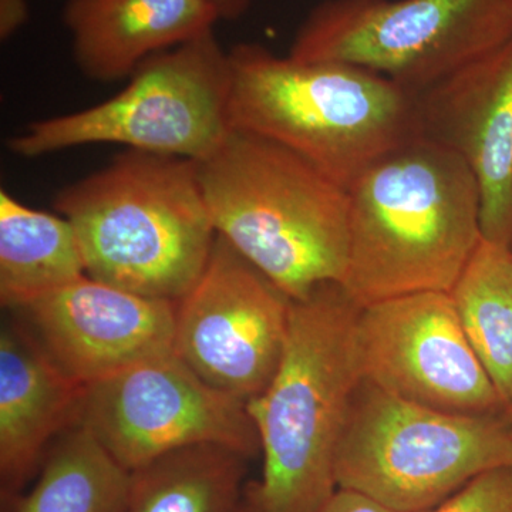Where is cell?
<instances>
[{
  "label": "cell",
  "instance_id": "10",
  "mask_svg": "<svg viewBox=\"0 0 512 512\" xmlns=\"http://www.w3.org/2000/svg\"><path fill=\"white\" fill-rule=\"evenodd\" d=\"M291 305L218 235L197 284L175 303L174 353L205 383L248 403L281 365Z\"/></svg>",
  "mask_w": 512,
  "mask_h": 512
},
{
  "label": "cell",
  "instance_id": "17",
  "mask_svg": "<svg viewBox=\"0 0 512 512\" xmlns=\"http://www.w3.org/2000/svg\"><path fill=\"white\" fill-rule=\"evenodd\" d=\"M247 458L214 443L170 451L131 473L127 512H239Z\"/></svg>",
  "mask_w": 512,
  "mask_h": 512
},
{
  "label": "cell",
  "instance_id": "23",
  "mask_svg": "<svg viewBox=\"0 0 512 512\" xmlns=\"http://www.w3.org/2000/svg\"><path fill=\"white\" fill-rule=\"evenodd\" d=\"M217 6L221 19H241L248 12L251 0H212Z\"/></svg>",
  "mask_w": 512,
  "mask_h": 512
},
{
  "label": "cell",
  "instance_id": "22",
  "mask_svg": "<svg viewBox=\"0 0 512 512\" xmlns=\"http://www.w3.org/2000/svg\"><path fill=\"white\" fill-rule=\"evenodd\" d=\"M29 18V9L25 0H0V36L9 39Z\"/></svg>",
  "mask_w": 512,
  "mask_h": 512
},
{
  "label": "cell",
  "instance_id": "3",
  "mask_svg": "<svg viewBox=\"0 0 512 512\" xmlns=\"http://www.w3.org/2000/svg\"><path fill=\"white\" fill-rule=\"evenodd\" d=\"M55 208L76 231L87 276L160 301L194 288L218 237L190 158L126 148L57 192Z\"/></svg>",
  "mask_w": 512,
  "mask_h": 512
},
{
  "label": "cell",
  "instance_id": "6",
  "mask_svg": "<svg viewBox=\"0 0 512 512\" xmlns=\"http://www.w3.org/2000/svg\"><path fill=\"white\" fill-rule=\"evenodd\" d=\"M512 466V424L407 402L363 379L336 454L339 488L399 512L436 507L473 478Z\"/></svg>",
  "mask_w": 512,
  "mask_h": 512
},
{
  "label": "cell",
  "instance_id": "2",
  "mask_svg": "<svg viewBox=\"0 0 512 512\" xmlns=\"http://www.w3.org/2000/svg\"><path fill=\"white\" fill-rule=\"evenodd\" d=\"M360 309L338 282L292 299L281 365L247 403L264 454L262 480L247 488L259 512H316L338 490L336 454L363 382Z\"/></svg>",
  "mask_w": 512,
  "mask_h": 512
},
{
  "label": "cell",
  "instance_id": "4",
  "mask_svg": "<svg viewBox=\"0 0 512 512\" xmlns=\"http://www.w3.org/2000/svg\"><path fill=\"white\" fill-rule=\"evenodd\" d=\"M232 130L268 138L343 188L420 136L417 93L340 62H298L259 43L229 50Z\"/></svg>",
  "mask_w": 512,
  "mask_h": 512
},
{
  "label": "cell",
  "instance_id": "21",
  "mask_svg": "<svg viewBox=\"0 0 512 512\" xmlns=\"http://www.w3.org/2000/svg\"><path fill=\"white\" fill-rule=\"evenodd\" d=\"M316 512H399L348 488H339Z\"/></svg>",
  "mask_w": 512,
  "mask_h": 512
},
{
  "label": "cell",
  "instance_id": "20",
  "mask_svg": "<svg viewBox=\"0 0 512 512\" xmlns=\"http://www.w3.org/2000/svg\"><path fill=\"white\" fill-rule=\"evenodd\" d=\"M424 512H512V466L485 471Z\"/></svg>",
  "mask_w": 512,
  "mask_h": 512
},
{
  "label": "cell",
  "instance_id": "25",
  "mask_svg": "<svg viewBox=\"0 0 512 512\" xmlns=\"http://www.w3.org/2000/svg\"><path fill=\"white\" fill-rule=\"evenodd\" d=\"M505 419L510 421V423L512 424V403L511 406L508 407L507 412H505Z\"/></svg>",
  "mask_w": 512,
  "mask_h": 512
},
{
  "label": "cell",
  "instance_id": "16",
  "mask_svg": "<svg viewBox=\"0 0 512 512\" xmlns=\"http://www.w3.org/2000/svg\"><path fill=\"white\" fill-rule=\"evenodd\" d=\"M86 275L82 248L67 218L33 210L0 191V301L5 308L18 311Z\"/></svg>",
  "mask_w": 512,
  "mask_h": 512
},
{
  "label": "cell",
  "instance_id": "9",
  "mask_svg": "<svg viewBox=\"0 0 512 512\" xmlns=\"http://www.w3.org/2000/svg\"><path fill=\"white\" fill-rule=\"evenodd\" d=\"M73 424L130 473L194 444H221L247 457L261 450L247 403L205 383L174 352L83 386Z\"/></svg>",
  "mask_w": 512,
  "mask_h": 512
},
{
  "label": "cell",
  "instance_id": "12",
  "mask_svg": "<svg viewBox=\"0 0 512 512\" xmlns=\"http://www.w3.org/2000/svg\"><path fill=\"white\" fill-rule=\"evenodd\" d=\"M18 311L47 355L82 386L174 352L175 303L87 275Z\"/></svg>",
  "mask_w": 512,
  "mask_h": 512
},
{
  "label": "cell",
  "instance_id": "15",
  "mask_svg": "<svg viewBox=\"0 0 512 512\" xmlns=\"http://www.w3.org/2000/svg\"><path fill=\"white\" fill-rule=\"evenodd\" d=\"M82 384L60 369L28 328L0 332V473L18 487L47 446L73 424Z\"/></svg>",
  "mask_w": 512,
  "mask_h": 512
},
{
  "label": "cell",
  "instance_id": "11",
  "mask_svg": "<svg viewBox=\"0 0 512 512\" xmlns=\"http://www.w3.org/2000/svg\"><path fill=\"white\" fill-rule=\"evenodd\" d=\"M363 379L400 399L463 416H503L448 292H417L360 309Z\"/></svg>",
  "mask_w": 512,
  "mask_h": 512
},
{
  "label": "cell",
  "instance_id": "18",
  "mask_svg": "<svg viewBox=\"0 0 512 512\" xmlns=\"http://www.w3.org/2000/svg\"><path fill=\"white\" fill-rule=\"evenodd\" d=\"M450 296L507 412L512 403V248L483 238Z\"/></svg>",
  "mask_w": 512,
  "mask_h": 512
},
{
  "label": "cell",
  "instance_id": "14",
  "mask_svg": "<svg viewBox=\"0 0 512 512\" xmlns=\"http://www.w3.org/2000/svg\"><path fill=\"white\" fill-rule=\"evenodd\" d=\"M212 0H67L63 23L87 79H127L144 60L214 30Z\"/></svg>",
  "mask_w": 512,
  "mask_h": 512
},
{
  "label": "cell",
  "instance_id": "5",
  "mask_svg": "<svg viewBox=\"0 0 512 512\" xmlns=\"http://www.w3.org/2000/svg\"><path fill=\"white\" fill-rule=\"evenodd\" d=\"M215 231L291 299L342 284L349 192L281 144L232 130L198 163Z\"/></svg>",
  "mask_w": 512,
  "mask_h": 512
},
{
  "label": "cell",
  "instance_id": "13",
  "mask_svg": "<svg viewBox=\"0 0 512 512\" xmlns=\"http://www.w3.org/2000/svg\"><path fill=\"white\" fill-rule=\"evenodd\" d=\"M420 136L476 177L483 237L512 248V37L417 93Z\"/></svg>",
  "mask_w": 512,
  "mask_h": 512
},
{
  "label": "cell",
  "instance_id": "7",
  "mask_svg": "<svg viewBox=\"0 0 512 512\" xmlns=\"http://www.w3.org/2000/svg\"><path fill=\"white\" fill-rule=\"evenodd\" d=\"M231 63L212 32L144 60L103 103L30 123L8 146L36 158L90 144H120L207 160L232 131Z\"/></svg>",
  "mask_w": 512,
  "mask_h": 512
},
{
  "label": "cell",
  "instance_id": "19",
  "mask_svg": "<svg viewBox=\"0 0 512 512\" xmlns=\"http://www.w3.org/2000/svg\"><path fill=\"white\" fill-rule=\"evenodd\" d=\"M131 473L89 430L70 426L49 448L18 512H127Z\"/></svg>",
  "mask_w": 512,
  "mask_h": 512
},
{
  "label": "cell",
  "instance_id": "8",
  "mask_svg": "<svg viewBox=\"0 0 512 512\" xmlns=\"http://www.w3.org/2000/svg\"><path fill=\"white\" fill-rule=\"evenodd\" d=\"M511 37L512 0H325L288 56L355 64L419 93Z\"/></svg>",
  "mask_w": 512,
  "mask_h": 512
},
{
  "label": "cell",
  "instance_id": "1",
  "mask_svg": "<svg viewBox=\"0 0 512 512\" xmlns=\"http://www.w3.org/2000/svg\"><path fill=\"white\" fill-rule=\"evenodd\" d=\"M348 192L349 259L340 285L360 308L450 293L483 241L476 177L427 138L384 154Z\"/></svg>",
  "mask_w": 512,
  "mask_h": 512
},
{
  "label": "cell",
  "instance_id": "24",
  "mask_svg": "<svg viewBox=\"0 0 512 512\" xmlns=\"http://www.w3.org/2000/svg\"><path fill=\"white\" fill-rule=\"evenodd\" d=\"M239 512H259L258 510H256V507L254 504L251 503V501L248 500H245V503L242 504V507H241V511Z\"/></svg>",
  "mask_w": 512,
  "mask_h": 512
}]
</instances>
